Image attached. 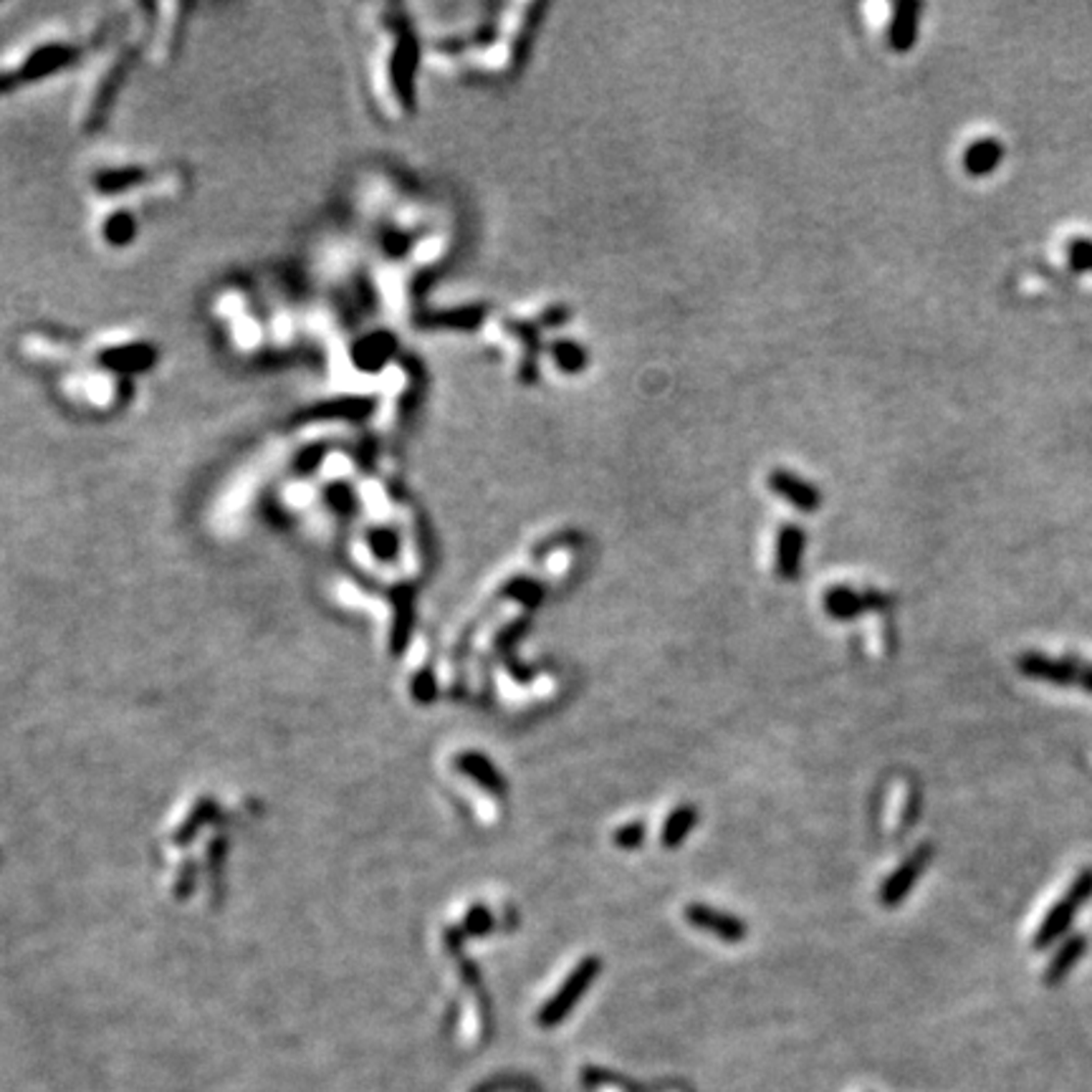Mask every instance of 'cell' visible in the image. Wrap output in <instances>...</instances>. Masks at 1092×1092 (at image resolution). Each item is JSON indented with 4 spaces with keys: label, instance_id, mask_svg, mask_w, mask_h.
Instances as JSON below:
<instances>
[{
    "label": "cell",
    "instance_id": "5b68a950",
    "mask_svg": "<svg viewBox=\"0 0 1092 1092\" xmlns=\"http://www.w3.org/2000/svg\"><path fill=\"white\" fill-rule=\"evenodd\" d=\"M685 918L696 925V928L706 930V933H714V936L720 938V941L736 943V941H744V938H746V925L741 923L736 916L720 913V911H716V908L688 906V908H685Z\"/></svg>",
    "mask_w": 1092,
    "mask_h": 1092
},
{
    "label": "cell",
    "instance_id": "3957f363",
    "mask_svg": "<svg viewBox=\"0 0 1092 1092\" xmlns=\"http://www.w3.org/2000/svg\"><path fill=\"white\" fill-rule=\"evenodd\" d=\"M1082 666H1085V663L1074 661V658L1052 661V658H1047V655L1042 653H1024L1017 658V668H1019L1024 675L1037 680H1047V683H1055V685L1080 683Z\"/></svg>",
    "mask_w": 1092,
    "mask_h": 1092
},
{
    "label": "cell",
    "instance_id": "4fadbf2b",
    "mask_svg": "<svg viewBox=\"0 0 1092 1092\" xmlns=\"http://www.w3.org/2000/svg\"><path fill=\"white\" fill-rule=\"evenodd\" d=\"M1069 264L1074 271H1090L1092 269V243L1090 240H1074L1069 246Z\"/></svg>",
    "mask_w": 1092,
    "mask_h": 1092
},
{
    "label": "cell",
    "instance_id": "9c48e42d",
    "mask_svg": "<svg viewBox=\"0 0 1092 1092\" xmlns=\"http://www.w3.org/2000/svg\"><path fill=\"white\" fill-rule=\"evenodd\" d=\"M696 819H698L696 807L690 805L678 807V810L672 812V815L666 819V827H663V845L678 847L680 842L688 837L690 829L696 827Z\"/></svg>",
    "mask_w": 1092,
    "mask_h": 1092
},
{
    "label": "cell",
    "instance_id": "7a4b0ae2",
    "mask_svg": "<svg viewBox=\"0 0 1092 1092\" xmlns=\"http://www.w3.org/2000/svg\"><path fill=\"white\" fill-rule=\"evenodd\" d=\"M597 973H600V961L584 959L582 964L571 971V976L567 978L565 984L559 986L557 994H554V997L539 1009V1024L552 1026L557 1024V1021L565 1019V1017L571 1012V1007H574V1004L582 999L584 991L589 989V984L597 978Z\"/></svg>",
    "mask_w": 1092,
    "mask_h": 1092
},
{
    "label": "cell",
    "instance_id": "5bb4252c",
    "mask_svg": "<svg viewBox=\"0 0 1092 1092\" xmlns=\"http://www.w3.org/2000/svg\"><path fill=\"white\" fill-rule=\"evenodd\" d=\"M642 840H645V827H642L640 822L624 824V827H620L618 832H615V842H618L620 847H624V850L640 847Z\"/></svg>",
    "mask_w": 1092,
    "mask_h": 1092
},
{
    "label": "cell",
    "instance_id": "8fae6325",
    "mask_svg": "<svg viewBox=\"0 0 1092 1092\" xmlns=\"http://www.w3.org/2000/svg\"><path fill=\"white\" fill-rule=\"evenodd\" d=\"M918 6H901L895 13L893 30H890V41L895 48H911L913 38H916V25H918Z\"/></svg>",
    "mask_w": 1092,
    "mask_h": 1092
},
{
    "label": "cell",
    "instance_id": "ba28073f",
    "mask_svg": "<svg viewBox=\"0 0 1092 1092\" xmlns=\"http://www.w3.org/2000/svg\"><path fill=\"white\" fill-rule=\"evenodd\" d=\"M1004 157V147L997 139H978L976 144H971L964 155V168L968 174L984 177V174L994 173L999 168Z\"/></svg>",
    "mask_w": 1092,
    "mask_h": 1092
},
{
    "label": "cell",
    "instance_id": "6da1fadb",
    "mask_svg": "<svg viewBox=\"0 0 1092 1092\" xmlns=\"http://www.w3.org/2000/svg\"><path fill=\"white\" fill-rule=\"evenodd\" d=\"M1090 898H1092V868H1087V870H1082L1080 875H1077V880L1069 885V890L1065 893L1063 901H1057L1055 906H1052V911L1045 916V920H1042L1037 936H1034L1032 941L1034 949L1037 951L1050 949L1052 943H1055L1057 938L1063 936L1065 930L1072 925L1077 911H1080Z\"/></svg>",
    "mask_w": 1092,
    "mask_h": 1092
},
{
    "label": "cell",
    "instance_id": "30bf717a",
    "mask_svg": "<svg viewBox=\"0 0 1092 1092\" xmlns=\"http://www.w3.org/2000/svg\"><path fill=\"white\" fill-rule=\"evenodd\" d=\"M461 767L466 774L473 776L478 784L486 786L488 792L504 794V779H501V774L493 769V764L488 759L478 757V754H469V757L461 759Z\"/></svg>",
    "mask_w": 1092,
    "mask_h": 1092
},
{
    "label": "cell",
    "instance_id": "8992f818",
    "mask_svg": "<svg viewBox=\"0 0 1092 1092\" xmlns=\"http://www.w3.org/2000/svg\"><path fill=\"white\" fill-rule=\"evenodd\" d=\"M1087 951V938L1085 936H1072L1067 938V941L1057 949V954L1052 956V961L1047 964V971H1045V984L1055 986L1060 984L1065 976H1067L1069 971L1074 968V964L1085 956Z\"/></svg>",
    "mask_w": 1092,
    "mask_h": 1092
},
{
    "label": "cell",
    "instance_id": "277c9868",
    "mask_svg": "<svg viewBox=\"0 0 1092 1092\" xmlns=\"http://www.w3.org/2000/svg\"><path fill=\"white\" fill-rule=\"evenodd\" d=\"M930 858H933V847L920 845L918 850H916V853H913L911 858H908L906 863H903L901 868L888 877V880L882 882V890H880L882 906H898V903L911 893L913 885L918 882L920 872L925 870V865H928Z\"/></svg>",
    "mask_w": 1092,
    "mask_h": 1092
},
{
    "label": "cell",
    "instance_id": "52a82bcc",
    "mask_svg": "<svg viewBox=\"0 0 1092 1092\" xmlns=\"http://www.w3.org/2000/svg\"><path fill=\"white\" fill-rule=\"evenodd\" d=\"M824 605H827L829 615L845 620V618H855V615L868 610V607H885L888 605V600H885V597H877V594L860 597V594L850 592V589H834V592L827 594Z\"/></svg>",
    "mask_w": 1092,
    "mask_h": 1092
},
{
    "label": "cell",
    "instance_id": "9a60e30c",
    "mask_svg": "<svg viewBox=\"0 0 1092 1092\" xmlns=\"http://www.w3.org/2000/svg\"><path fill=\"white\" fill-rule=\"evenodd\" d=\"M1080 685H1082V688H1085V690H1090V693H1092V666H1082Z\"/></svg>",
    "mask_w": 1092,
    "mask_h": 1092
},
{
    "label": "cell",
    "instance_id": "7c38bea8",
    "mask_svg": "<svg viewBox=\"0 0 1092 1092\" xmlns=\"http://www.w3.org/2000/svg\"><path fill=\"white\" fill-rule=\"evenodd\" d=\"M799 554H802V534H799V531H794V528H789V531H784V536H781V544H779V571H781V574H784V576L797 574Z\"/></svg>",
    "mask_w": 1092,
    "mask_h": 1092
}]
</instances>
